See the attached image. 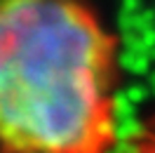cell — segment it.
I'll return each mask as SVG.
<instances>
[{"label":"cell","instance_id":"1","mask_svg":"<svg viewBox=\"0 0 155 153\" xmlns=\"http://www.w3.org/2000/svg\"><path fill=\"white\" fill-rule=\"evenodd\" d=\"M117 40L87 0H0V153H110Z\"/></svg>","mask_w":155,"mask_h":153},{"label":"cell","instance_id":"2","mask_svg":"<svg viewBox=\"0 0 155 153\" xmlns=\"http://www.w3.org/2000/svg\"><path fill=\"white\" fill-rule=\"evenodd\" d=\"M120 153H155V115H150Z\"/></svg>","mask_w":155,"mask_h":153}]
</instances>
